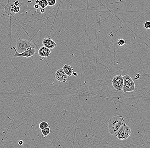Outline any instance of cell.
Masks as SVG:
<instances>
[{
	"mask_svg": "<svg viewBox=\"0 0 150 148\" xmlns=\"http://www.w3.org/2000/svg\"><path fill=\"white\" fill-rule=\"evenodd\" d=\"M38 54L42 57L44 58H47L50 56L52 53L51 50L49 49L46 47H41L38 50Z\"/></svg>",
	"mask_w": 150,
	"mask_h": 148,
	"instance_id": "cell-9",
	"label": "cell"
},
{
	"mask_svg": "<svg viewBox=\"0 0 150 148\" xmlns=\"http://www.w3.org/2000/svg\"><path fill=\"white\" fill-rule=\"evenodd\" d=\"M49 124L47 122L45 121L42 122L39 125V127L41 130L44 129V128L48 127Z\"/></svg>",
	"mask_w": 150,
	"mask_h": 148,
	"instance_id": "cell-14",
	"label": "cell"
},
{
	"mask_svg": "<svg viewBox=\"0 0 150 148\" xmlns=\"http://www.w3.org/2000/svg\"><path fill=\"white\" fill-rule=\"evenodd\" d=\"M14 3H9L6 5L4 7L5 13L7 15L9 16L14 15L15 13L13 12V6H14Z\"/></svg>",
	"mask_w": 150,
	"mask_h": 148,
	"instance_id": "cell-10",
	"label": "cell"
},
{
	"mask_svg": "<svg viewBox=\"0 0 150 148\" xmlns=\"http://www.w3.org/2000/svg\"><path fill=\"white\" fill-rule=\"evenodd\" d=\"M131 134V130L125 123L123 124L116 132V136L120 140H125L128 138Z\"/></svg>",
	"mask_w": 150,
	"mask_h": 148,
	"instance_id": "cell-2",
	"label": "cell"
},
{
	"mask_svg": "<svg viewBox=\"0 0 150 148\" xmlns=\"http://www.w3.org/2000/svg\"><path fill=\"white\" fill-rule=\"evenodd\" d=\"M11 49L15 51V54L13 55L14 57H24L26 58H29L30 57L33 56L35 54L36 52V49L35 47H30L28 48L21 53H19L18 52L15 47L11 48Z\"/></svg>",
	"mask_w": 150,
	"mask_h": 148,
	"instance_id": "cell-5",
	"label": "cell"
},
{
	"mask_svg": "<svg viewBox=\"0 0 150 148\" xmlns=\"http://www.w3.org/2000/svg\"><path fill=\"white\" fill-rule=\"evenodd\" d=\"M50 132H51V130L49 127L44 128V129L42 130V133L43 135V137L45 138L46 136L48 135L50 133Z\"/></svg>",
	"mask_w": 150,
	"mask_h": 148,
	"instance_id": "cell-13",
	"label": "cell"
},
{
	"mask_svg": "<svg viewBox=\"0 0 150 148\" xmlns=\"http://www.w3.org/2000/svg\"><path fill=\"white\" fill-rule=\"evenodd\" d=\"M125 41L123 39H120L118 41V44L120 46H123L125 44Z\"/></svg>",
	"mask_w": 150,
	"mask_h": 148,
	"instance_id": "cell-17",
	"label": "cell"
},
{
	"mask_svg": "<svg viewBox=\"0 0 150 148\" xmlns=\"http://www.w3.org/2000/svg\"><path fill=\"white\" fill-rule=\"evenodd\" d=\"M34 1H35L36 4H38V3H39V0H34Z\"/></svg>",
	"mask_w": 150,
	"mask_h": 148,
	"instance_id": "cell-23",
	"label": "cell"
},
{
	"mask_svg": "<svg viewBox=\"0 0 150 148\" xmlns=\"http://www.w3.org/2000/svg\"><path fill=\"white\" fill-rule=\"evenodd\" d=\"M112 83V86L116 90L118 91L122 90L123 86V76L122 75L116 76L113 79Z\"/></svg>",
	"mask_w": 150,
	"mask_h": 148,
	"instance_id": "cell-6",
	"label": "cell"
},
{
	"mask_svg": "<svg viewBox=\"0 0 150 148\" xmlns=\"http://www.w3.org/2000/svg\"><path fill=\"white\" fill-rule=\"evenodd\" d=\"M48 5L50 7L54 6L56 3V0H47Z\"/></svg>",
	"mask_w": 150,
	"mask_h": 148,
	"instance_id": "cell-15",
	"label": "cell"
},
{
	"mask_svg": "<svg viewBox=\"0 0 150 148\" xmlns=\"http://www.w3.org/2000/svg\"><path fill=\"white\" fill-rule=\"evenodd\" d=\"M30 47H35L33 43L27 40L19 38L16 41V49L19 53H21Z\"/></svg>",
	"mask_w": 150,
	"mask_h": 148,
	"instance_id": "cell-3",
	"label": "cell"
},
{
	"mask_svg": "<svg viewBox=\"0 0 150 148\" xmlns=\"http://www.w3.org/2000/svg\"><path fill=\"white\" fill-rule=\"evenodd\" d=\"M40 7L39 6V5L38 4H36L34 5V8L36 9H38V8H39Z\"/></svg>",
	"mask_w": 150,
	"mask_h": 148,
	"instance_id": "cell-22",
	"label": "cell"
},
{
	"mask_svg": "<svg viewBox=\"0 0 150 148\" xmlns=\"http://www.w3.org/2000/svg\"><path fill=\"white\" fill-rule=\"evenodd\" d=\"M64 71L68 76H71L74 72V69L69 65H64L62 68Z\"/></svg>",
	"mask_w": 150,
	"mask_h": 148,
	"instance_id": "cell-11",
	"label": "cell"
},
{
	"mask_svg": "<svg viewBox=\"0 0 150 148\" xmlns=\"http://www.w3.org/2000/svg\"><path fill=\"white\" fill-rule=\"evenodd\" d=\"M42 44L44 46L52 50L56 47L57 44L54 41L52 40L50 38H43L42 40Z\"/></svg>",
	"mask_w": 150,
	"mask_h": 148,
	"instance_id": "cell-8",
	"label": "cell"
},
{
	"mask_svg": "<svg viewBox=\"0 0 150 148\" xmlns=\"http://www.w3.org/2000/svg\"><path fill=\"white\" fill-rule=\"evenodd\" d=\"M123 76V86L122 90L124 92H131L135 90V83L130 76L125 75Z\"/></svg>",
	"mask_w": 150,
	"mask_h": 148,
	"instance_id": "cell-4",
	"label": "cell"
},
{
	"mask_svg": "<svg viewBox=\"0 0 150 148\" xmlns=\"http://www.w3.org/2000/svg\"><path fill=\"white\" fill-rule=\"evenodd\" d=\"M38 5L40 7L44 9L46 8L48 6L47 0H40L38 3Z\"/></svg>",
	"mask_w": 150,
	"mask_h": 148,
	"instance_id": "cell-12",
	"label": "cell"
},
{
	"mask_svg": "<svg viewBox=\"0 0 150 148\" xmlns=\"http://www.w3.org/2000/svg\"><path fill=\"white\" fill-rule=\"evenodd\" d=\"M14 4L15 6L20 7V6H21V3L19 1H16L14 2Z\"/></svg>",
	"mask_w": 150,
	"mask_h": 148,
	"instance_id": "cell-20",
	"label": "cell"
},
{
	"mask_svg": "<svg viewBox=\"0 0 150 148\" xmlns=\"http://www.w3.org/2000/svg\"><path fill=\"white\" fill-rule=\"evenodd\" d=\"M18 144H19V146H22L24 144L23 141L22 140H20V141H19Z\"/></svg>",
	"mask_w": 150,
	"mask_h": 148,
	"instance_id": "cell-21",
	"label": "cell"
},
{
	"mask_svg": "<svg viewBox=\"0 0 150 148\" xmlns=\"http://www.w3.org/2000/svg\"><path fill=\"white\" fill-rule=\"evenodd\" d=\"M44 12H45V9L44 8L40 7L39 8L37 9V13L38 14H43V13H44Z\"/></svg>",
	"mask_w": 150,
	"mask_h": 148,
	"instance_id": "cell-18",
	"label": "cell"
},
{
	"mask_svg": "<svg viewBox=\"0 0 150 148\" xmlns=\"http://www.w3.org/2000/svg\"><path fill=\"white\" fill-rule=\"evenodd\" d=\"M13 10L14 13H15H15H17L20 11V7L15 6L14 5V6H13Z\"/></svg>",
	"mask_w": 150,
	"mask_h": 148,
	"instance_id": "cell-16",
	"label": "cell"
},
{
	"mask_svg": "<svg viewBox=\"0 0 150 148\" xmlns=\"http://www.w3.org/2000/svg\"><path fill=\"white\" fill-rule=\"evenodd\" d=\"M125 123L123 117L122 116L117 115L112 117L109 121L108 126L109 132L111 135L115 134Z\"/></svg>",
	"mask_w": 150,
	"mask_h": 148,
	"instance_id": "cell-1",
	"label": "cell"
},
{
	"mask_svg": "<svg viewBox=\"0 0 150 148\" xmlns=\"http://www.w3.org/2000/svg\"><path fill=\"white\" fill-rule=\"evenodd\" d=\"M145 28L146 29H150V21H146L144 24Z\"/></svg>",
	"mask_w": 150,
	"mask_h": 148,
	"instance_id": "cell-19",
	"label": "cell"
},
{
	"mask_svg": "<svg viewBox=\"0 0 150 148\" xmlns=\"http://www.w3.org/2000/svg\"><path fill=\"white\" fill-rule=\"evenodd\" d=\"M55 79L60 82L65 83L67 82L68 79V76L64 72L62 68L58 70L55 73Z\"/></svg>",
	"mask_w": 150,
	"mask_h": 148,
	"instance_id": "cell-7",
	"label": "cell"
},
{
	"mask_svg": "<svg viewBox=\"0 0 150 148\" xmlns=\"http://www.w3.org/2000/svg\"><path fill=\"white\" fill-rule=\"evenodd\" d=\"M73 74L75 76H77L78 75L77 73H75V72H73Z\"/></svg>",
	"mask_w": 150,
	"mask_h": 148,
	"instance_id": "cell-24",
	"label": "cell"
}]
</instances>
